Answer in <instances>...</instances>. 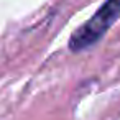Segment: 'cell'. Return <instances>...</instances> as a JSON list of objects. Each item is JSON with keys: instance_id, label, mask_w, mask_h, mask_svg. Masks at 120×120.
I'll return each instance as SVG.
<instances>
[{"instance_id": "obj_1", "label": "cell", "mask_w": 120, "mask_h": 120, "mask_svg": "<svg viewBox=\"0 0 120 120\" xmlns=\"http://www.w3.org/2000/svg\"><path fill=\"white\" fill-rule=\"evenodd\" d=\"M120 18V0H105L100 8L69 38V49L77 53L87 49L100 41V38L110 30V26Z\"/></svg>"}]
</instances>
